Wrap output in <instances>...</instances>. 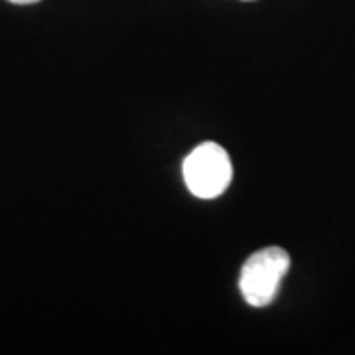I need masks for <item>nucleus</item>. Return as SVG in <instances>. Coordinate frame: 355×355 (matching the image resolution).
Returning a JSON list of instances; mask_svg holds the SVG:
<instances>
[{"mask_svg":"<svg viewBox=\"0 0 355 355\" xmlns=\"http://www.w3.org/2000/svg\"><path fill=\"white\" fill-rule=\"evenodd\" d=\"M233 178V166L225 148L216 142H203L184 162V180L188 190L203 198L211 200L227 190Z\"/></svg>","mask_w":355,"mask_h":355,"instance_id":"f03ea898","label":"nucleus"},{"mask_svg":"<svg viewBox=\"0 0 355 355\" xmlns=\"http://www.w3.org/2000/svg\"><path fill=\"white\" fill-rule=\"evenodd\" d=\"M8 2H14V4H34V2H40V0H8Z\"/></svg>","mask_w":355,"mask_h":355,"instance_id":"7ed1b4c3","label":"nucleus"},{"mask_svg":"<svg viewBox=\"0 0 355 355\" xmlns=\"http://www.w3.org/2000/svg\"><path fill=\"white\" fill-rule=\"evenodd\" d=\"M291 268V257L280 247H266L247 259L241 268L239 288L247 304L268 306L279 294L280 282Z\"/></svg>","mask_w":355,"mask_h":355,"instance_id":"f257e3e1","label":"nucleus"},{"mask_svg":"<svg viewBox=\"0 0 355 355\" xmlns=\"http://www.w3.org/2000/svg\"><path fill=\"white\" fill-rule=\"evenodd\" d=\"M243 2H251V0H243Z\"/></svg>","mask_w":355,"mask_h":355,"instance_id":"20e7f679","label":"nucleus"}]
</instances>
